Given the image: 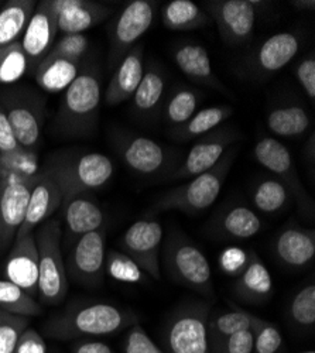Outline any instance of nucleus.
I'll return each instance as SVG.
<instances>
[{"label":"nucleus","mask_w":315,"mask_h":353,"mask_svg":"<svg viewBox=\"0 0 315 353\" xmlns=\"http://www.w3.org/2000/svg\"><path fill=\"white\" fill-rule=\"evenodd\" d=\"M262 219L252 208L236 205L225 211L216 222V233L231 241H246L262 230Z\"/></svg>","instance_id":"27"},{"label":"nucleus","mask_w":315,"mask_h":353,"mask_svg":"<svg viewBox=\"0 0 315 353\" xmlns=\"http://www.w3.org/2000/svg\"><path fill=\"white\" fill-rule=\"evenodd\" d=\"M290 191L277 179H266L256 184L252 192L254 208L266 215L280 212L290 201Z\"/></svg>","instance_id":"36"},{"label":"nucleus","mask_w":315,"mask_h":353,"mask_svg":"<svg viewBox=\"0 0 315 353\" xmlns=\"http://www.w3.org/2000/svg\"><path fill=\"white\" fill-rule=\"evenodd\" d=\"M36 82L43 91L59 94L65 91L79 74V63L65 58L45 57L36 68Z\"/></svg>","instance_id":"28"},{"label":"nucleus","mask_w":315,"mask_h":353,"mask_svg":"<svg viewBox=\"0 0 315 353\" xmlns=\"http://www.w3.org/2000/svg\"><path fill=\"white\" fill-rule=\"evenodd\" d=\"M57 33H59L57 14L50 0L37 3L20 40L28 60V70L36 71L55 43Z\"/></svg>","instance_id":"16"},{"label":"nucleus","mask_w":315,"mask_h":353,"mask_svg":"<svg viewBox=\"0 0 315 353\" xmlns=\"http://www.w3.org/2000/svg\"><path fill=\"white\" fill-rule=\"evenodd\" d=\"M105 269L108 274L121 283H141L146 274L137 266L133 259L123 252L110 250L105 259Z\"/></svg>","instance_id":"39"},{"label":"nucleus","mask_w":315,"mask_h":353,"mask_svg":"<svg viewBox=\"0 0 315 353\" xmlns=\"http://www.w3.org/2000/svg\"><path fill=\"white\" fill-rule=\"evenodd\" d=\"M232 113L234 108L229 105H216L205 108L196 112L181 128L171 130V136L179 141L196 140L219 128L225 121H227L229 117L232 116Z\"/></svg>","instance_id":"31"},{"label":"nucleus","mask_w":315,"mask_h":353,"mask_svg":"<svg viewBox=\"0 0 315 353\" xmlns=\"http://www.w3.org/2000/svg\"><path fill=\"white\" fill-rule=\"evenodd\" d=\"M14 353H47V343L36 330L28 327L21 334Z\"/></svg>","instance_id":"48"},{"label":"nucleus","mask_w":315,"mask_h":353,"mask_svg":"<svg viewBox=\"0 0 315 353\" xmlns=\"http://www.w3.org/2000/svg\"><path fill=\"white\" fill-rule=\"evenodd\" d=\"M0 5H2V3H0Z\"/></svg>","instance_id":"54"},{"label":"nucleus","mask_w":315,"mask_h":353,"mask_svg":"<svg viewBox=\"0 0 315 353\" xmlns=\"http://www.w3.org/2000/svg\"><path fill=\"white\" fill-rule=\"evenodd\" d=\"M161 242V225L153 219H140L123 233L121 246L123 253L134 260L143 273L154 280H160Z\"/></svg>","instance_id":"14"},{"label":"nucleus","mask_w":315,"mask_h":353,"mask_svg":"<svg viewBox=\"0 0 315 353\" xmlns=\"http://www.w3.org/2000/svg\"><path fill=\"white\" fill-rule=\"evenodd\" d=\"M0 154L12 160H26L28 157V153L19 144L2 105H0Z\"/></svg>","instance_id":"44"},{"label":"nucleus","mask_w":315,"mask_h":353,"mask_svg":"<svg viewBox=\"0 0 315 353\" xmlns=\"http://www.w3.org/2000/svg\"><path fill=\"white\" fill-rule=\"evenodd\" d=\"M156 2L133 0L129 2L110 28L109 61L118 65L134 44L150 30L156 14Z\"/></svg>","instance_id":"11"},{"label":"nucleus","mask_w":315,"mask_h":353,"mask_svg":"<svg viewBox=\"0 0 315 353\" xmlns=\"http://www.w3.org/2000/svg\"><path fill=\"white\" fill-rule=\"evenodd\" d=\"M311 121L305 109L297 105L280 106L267 114V128L278 137H297L309 129Z\"/></svg>","instance_id":"34"},{"label":"nucleus","mask_w":315,"mask_h":353,"mask_svg":"<svg viewBox=\"0 0 315 353\" xmlns=\"http://www.w3.org/2000/svg\"><path fill=\"white\" fill-rule=\"evenodd\" d=\"M254 321L256 315L242 310L211 311L208 316V341L211 350L225 338L245 330H252Z\"/></svg>","instance_id":"33"},{"label":"nucleus","mask_w":315,"mask_h":353,"mask_svg":"<svg viewBox=\"0 0 315 353\" xmlns=\"http://www.w3.org/2000/svg\"><path fill=\"white\" fill-rule=\"evenodd\" d=\"M165 88V77L161 68L150 64L143 72L141 81L133 94V112L139 116H150L156 112Z\"/></svg>","instance_id":"32"},{"label":"nucleus","mask_w":315,"mask_h":353,"mask_svg":"<svg viewBox=\"0 0 315 353\" xmlns=\"http://www.w3.org/2000/svg\"><path fill=\"white\" fill-rule=\"evenodd\" d=\"M30 327V316L0 310V353H14L21 334Z\"/></svg>","instance_id":"40"},{"label":"nucleus","mask_w":315,"mask_h":353,"mask_svg":"<svg viewBox=\"0 0 315 353\" xmlns=\"http://www.w3.org/2000/svg\"><path fill=\"white\" fill-rule=\"evenodd\" d=\"M72 353H114V350L105 342L83 339L72 346Z\"/></svg>","instance_id":"50"},{"label":"nucleus","mask_w":315,"mask_h":353,"mask_svg":"<svg viewBox=\"0 0 315 353\" xmlns=\"http://www.w3.org/2000/svg\"><path fill=\"white\" fill-rule=\"evenodd\" d=\"M39 249V294L44 305L60 304L68 291V277L61 252V226L57 219L47 221L36 233Z\"/></svg>","instance_id":"3"},{"label":"nucleus","mask_w":315,"mask_h":353,"mask_svg":"<svg viewBox=\"0 0 315 353\" xmlns=\"http://www.w3.org/2000/svg\"><path fill=\"white\" fill-rule=\"evenodd\" d=\"M297 79L309 98V101L314 103L315 101V58L311 54L309 57H305L301 60L296 68Z\"/></svg>","instance_id":"47"},{"label":"nucleus","mask_w":315,"mask_h":353,"mask_svg":"<svg viewBox=\"0 0 315 353\" xmlns=\"http://www.w3.org/2000/svg\"><path fill=\"white\" fill-rule=\"evenodd\" d=\"M125 353H164L139 323L132 325L125 338Z\"/></svg>","instance_id":"45"},{"label":"nucleus","mask_w":315,"mask_h":353,"mask_svg":"<svg viewBox=\"0 0 315 353\" xmlns=\"http://www.w3.org/2000/svg\"><path fill=\"white\" fill-rule=\"evenodd\" d=\"M238 154V147L231 145L222 159L208 171L199 174L184 185L164 192L153 205V212L180 211L188 215L208 210L216 201L226 176Z\"/></svg>","instance_id":"2"},{"label":"nucleus","mask_w":315,"mask_h":353,"mask_svg":"<svg viewBox=\"0 0 315 353\" xmlns=\"http://www.w3.org/2000/svg\"><path fill=\"white\" fill-rule=\"evenodd\" d=\"M173 58L179 70L190 81L211 88L214 91L229 94L225 83L214 72L208 51L203 46L194 43L179 44L173 51Z\"/></svg>","instance_id":"21"},{"label":"nucleus","mask_w":315,"mask_h":353,"mask_svg":"<svg viewBox=\"0 0 315 353\" xmlns=\"http://www.w3.org/2000/svg\"><path fill=\"white\" fill-rule=\"evenodd\" d=\"M290 318L300 328H314L315 325V285L308 284L301 288L292 300Z\"/></svg>","instance_id":"41"},{"label":"nucleus","mask_w":315,"mask_h":353,"mask_svg":"<svg viewBox=\"0 0 315 353\" xmlns=\"http://www.w3.org/2000/svg\"><path fill=\"white\" fill-rule=\"evenodd\" d=\"M253 153L257 163L276 174L277 180L287 187L293 196H296L301 210L304 212H312V199L300 180L287 147L273 137H263L256 143Z\"/></svg>","instance_id":"12"},{"label":"nucleus","mask_w":315,"mask_h":353,"mask_svg":"<svg viewBox=\"0 0 315 353\" xmlns=\"http://www.w3.org/2000/svg\"><path fill=\"white\" fill-rule=\"evenodd\" d=\"M36 6L33 0H10L0 9V50L19 41Z\"/></svg>","instance_id":"30"},{"label":"nucleus","mask_w":315,"mask_h":353,"mask_svg":"<svg viewBox=\"0 0 315 353\" xmlns=\"http://www.w3.org/2000/svg\"><path fill=\"white\" fill-rule=\"evenodd\" d=\"M90 40L85 34H64L55 41L47 54L50 58H65V60L81 63V58L88 51Z\"/></svg>","instance_id":"43"},{"label":"nucleus","mask_w":315,"mask_h":353,"mask_svg":"<svg viewBox=\"0 0 315 353\" xmlns=\"http://www.w3.org/2000/svg\"><path fill=\"white\" fill-rule=\"evenodd\" d=\"M261 5L263 2L252 0H210L204 3V10L216 23L226 44L242 46L253 36Z\"/></svg>","instance_id":"10"},{"label":"nucleus","mask_w":315,"mask_h":353,"mask_svg":"<svg viewBox=\"0 0 315 353\" xmlns=\"http://www.w3.org/2000/svg\"><path fill=\"white\" fill-rule=\"evenodd\" d=\"M292 5L298 9V10H304V12H312L315 9V2L314 0H296V2H292Z\"/></svg>","instance_id":"51"},{"label":"nucleus","mask_w":315,"mask_h":353,"mask_svg":"<svg viewBox=\"0 0 315 353\" xmlns=\"http://www.w3.org/2000/svg\"><path fill=\"white\" fill-rule=\"evenodd\" d=\"M63 201V191L54 175L47 168L43 172H37V179L33 185L30 199H28L26 216L16 238L34 233L40 223L45 222L60 208Z\"/></svg>","instance_id":"18"},{"label":"nucleus","mask_w":315,"mask_h":353,"mask_svg":"<svg viewBox=\"0 0 315 353\" xmlns=\"http://www.w3.org/2000/svg\"><path fill=\"white\" fill-rule=\"evenodd\" d=\"M145 65H143V46H134L116 65L105 92V102L109 106L121 105L132 99L141 81Z\"/></svg>","instance_id":"22"},{"label":"nucleus","mask_w":315,"mask_h":353,"mask_svg":"<svg viewBox=\"0 0 315 353\" xmlns=\"http://www.w3.org/2000/svg\"><path fill=\"white\" fill-rule=\"evenodd\" d=\"M161 20L171 32H191L211 23L208 13L191 0H171L163 8Z\"/></svg>","instance_id":"29"},{"label":"nucleus","mask_w":315,"mask_h":353,"mask_svg":"<svg viewBox=\"0 0 315 353\" xmlns=\"http://www.w3.org/2000/svg\"><path fill=\"white\" fill-rule=\"evenodd\" d=\"M0 105L8 114L19 144L30 154L41 136L44 121L43 101L34 94L20 90L0 94Z\"/></svg>","instance_id":"9"},{"label":"nucleus","mask_w":315,"mask_h":353,"mask_svg":"<svg viewBox=\"0 0 315 353\" xmlns=\"http://www.w3.org/2000/svg\"><path fill=\"white\" fill-rule=\"evenodd\" d=\"M28 71V60L20 40L0 50V83L10 85Z\"/></svg>","instance_id":"38"},{"label":"nucleus","mask_w":315,"mask_h":353,"mask_svg":"<svg viewBox=\"0 0 315 353\" xmlns=\"http://www.w3.org/2000/svg\"><path fill=\"white\" fill-rule=\"evenodd\" d=\"M59 183L64 201L103 187L113 175L112 160L102 153L82 154L71 160L54 163L47 168Z\"/></svg>","instance_id":"7"},{"label":"nucleus","mask_w":315,"mask_h":353,"mask_svg":"<svg viewBox=\"0 0 315 353\" xmlns=\"http://www.w3.org/2000/svg\"><path fill=\"white\" fill-rule=\"evenodd\" d=\"M106 259V232L98 229L78 238L68 256L72 279L82 285L98 287L103 281Z\"/></svg>","instance_id":"15"},{"label":"nucleus","mask_w":315,"mask_h":353,"mask_svg":"<svg viewBox=\"0 0 315 353\" xmlns=\"http://www.w3.org/2000/svg\"><path fill=\"white\" fill-rule=\"evenodd\" d=\"M253 331V353H278L283 346L280 330L272 322L259 316L252 327Z\"/></svg>","instance_id":"42"},{"label":"nucleus","mask_w":315,"mask_h":353,"mask_svg":"<svg viewBox=\"0 0 315 353\" xmlns=\"http://www.w3.org/2000/svg\"><path fill=\"white\" fill-rule=\"evenodd\" d=\"M119 153L132 171L143 175L156 174L168 164V154L164 147L149 137H122L119 140Z\"/></svg>","instance_id":"20"},{"label":"nucleus","mask_w":315,"mask_h":353,"mask_svg":"<svg viewBox=\"0 0 315 353\" xmlns=\"http://www.w3.org/2000/svg\"><path fill=\"white\" fill-rule=\"evenodd\" d=\"M300 353H315L314 350H305V352H300Z\"/></svg>","instance_id":"52"},{"label":"nucleus","mask_w":315,"mask_h":353,"mask_svg":"<svg viewBox=\"0 0 315 353\" xmlns=\"http://www.w3.org/2000/svg\"><path fill=\"white\" fill-rule=\"evenodd\" d=\"M273 291V280L265 263L254 252H249L245 268L234 284L235 296L249 304H262L272 297Z\"/></svg>","instance_id":"23"},{"label":"nucleus","mask_w":315,"mask_h":353,"mask_svg":"<svg viewBox=\"0 0 315 353\" xmlns=\"http://www.w3.org/2000/svg\"><path fill=\"white\" fill-rule=\"evenodd\" d=\"M134 323H137V315L130 310L106 303H91L68 307L61 314L54 315L44 325V331L54 339L71 341L112 335L129 330Z\"/></svg>","instance_id":"1"},{"label":"nucleus","mask_w":315,"mask_h":353,"mask_svg":"<svg viewBox=\"0 0 315 353\" xmlns=\"http://www.w3.org/2000/svg\"><path fill=\"white\" fill-rule=\"evenodd\" d=\"M212 353H253V331L245 330L221 341Z\"/></svg>","instance_id":"46"},{"label":"nucleus","mask_w":315,"mask_h":353,"mask_svg":"<svg viewBox=\"0 0 315 353\" xmlns=\"http://www.w3.org/2000/svg\"><path fill=\"white\" fill-rule=\"evenodd\" d=\"M0 165H2V163H0Z\"/></svg>","instance_id":"53"},{"label":"nucleus","mask_w":315,"mask_h":353,"mask_svg":"<svg viewBox=\"0 0 315 353\" xmlns=\"http://www.w3.org/2000/svg\"><path fill=\"white\" fill-rule=\"evenodd\" d=\"M247 253H245L239 248L226 249L221 256V268L225 273L238 276L246 264Z\"/></svg>","instance_id":"49"},{"label":"nucleus","mask_w":315,"mask_h":353,"mask_svg":"<svg viewBox=\"0 0 315 353\" xmlns=\"http://www.w3.org/2000/svg\"><path fill=\"white\" fill-rule=\"evenodd\" d=\"M63 34H83L112 14V9L91 0H50Z\"/></svg>","instance_id":"19"},{"label":"nucleus","mask_w":315,"mask_h":353,"mask_svg":"<svg viewBox=\"0 0 315 353\" xmlns=\"http://www.w3.org/2000/svg\"><path fill=\"white\" fill-rule=\"evenodd\" d=\"M300 37L294 33H278L269 37L254 55V67L259 72L274 74L287 65L300 50Z\"/></svg>","instance_id":"25"},{"label":"nucleus","mask_w":315,"mask_h":353,"mask_svg":"<svg viewBox=\"0 0 315 353\" xmlns=\"http://www.w3.org/2000/svg\"><path fill=\"white\" fill-rule=\"evenodd\" d=\"M36 179L37 172L13 171L0 175V250L14 242Z\"/></svg>","instance_id":"8"},{"label":"nucleus","mask_w":315,"mask_h":353,"mask_svg":"<svg viewBox=\"0 0 315 353\" xmlns=\"http://www.w3.org/2000/svg\"><path fill=\"white\" fill-rule=\"evenodd\" d=\"M241 133L232 126H222L196 139L184 163L170 175V180H188L211 170L226 153Z\"/></svg>","instance_id":"13"},{"label":"nucleus","mask_w":315,"mask_h":353,"mask_svg":"<svg viewBox=\"0 0 315 353\" xmlns=\"http://www.w3.org/2000/svg\"><path fill=\"white\" fill-rule=\"evenodd\" d=\"M0 310L24 316L41 315L40 303L9 280H0Z\"/></svg>","instance_id":"37"},{"label":"nucleus","mask_w":315,"mask_h":353,"mask_svg":"<svg viewBox=\"0 0 315 353\" xmlns=\"http://www.w3.org/2000/svg\"><path fill=\"white\" fill-rule=\"evenodd\" d=\"M102 99L101 82L94 70L78 74L67 88L57 121L67 134H83L95 128Z\"/></svg>","instance_id":"5"},{"label":"nucleus","mask_w":315,"mask_h":353,"mask_svg":"<svg viewBox=\"0 0 315 353\" xmlns=\"http://www.w3.org/2000/svg\"><path fill=\"white\" fill-rule=\"evenodd\" d=\"M210 312L207 303L180 305L165 322L164 353H212L208 341Z\"/></svg>","instance_id":"6"},{"label":"nucleus","mask_w":315,"mask_h":353,"mask_svg":"<svg viewBox=\"0 0 315 353\" xmlns=\"http://www.w3.org/2000/svg\"><path fill=\"white\" fill-rule=\"evenodd\" d=\"M277 259L294 269L309 266L315 257V233L311 229L292 226L284 229L274 242Z\"/></svg>","instance_id":"24"},{"label":"nucleus","mask_w":315,"mask_h":353,"mask_svg":"<svg viewBox=\"0 0 315 353\" xmlns=\"http://www.w3.org/2000/svg\"><path fill=\"white\" fill-rule=\"evenodd\" d=\"M164 264L170 277L204 297L214 296L212 272L205 254L179 230L170 232Z\"/></svg>","instance_id":"4"},{"label":"nucleus","mask_w":315,"mask_h":353,"mask_svg":"<svg viewBox=\"0 0 315 353\" xmlns=\"http://www.w3.org/2000/svg\"><path fill=\"white\" fill-rule=\"evenodd\" d=\"M5 277L28 296L37 299L39 294V249L36 234L16 238L5 263Z\"/></svg>","instance_id":"17"},{"label":"nucleus","mask_w":315,"mask_h":353,"mask_svg":"<svg viewBox=\"0 0 315 353\" xmlns=\"http://www.w3.org/2000/svg\"><path fill=\"white\" fill-rule=\"evenodd\" d=\"M201 92L192 90V88H177L170 97L165 105V122L171 129H179L185 125L191 117L196 113Z\"/></svg>","instance_id":"35"},{"label":"nucleus","mask_w":315,"mask_h":353,"mask_svg":"<svg viewBox=\"0 0 315 353\" xmlns=\"http://www.w3.org/2000/svg\"><path fill=\"white\" fill-rule=\"evenodd\" d=\"M64 219L67 232L74 238H81L102 228L105 215L98 205L82 195L64 202Z\"/></svg>","instance_id":"26"}]
</instances>
